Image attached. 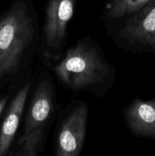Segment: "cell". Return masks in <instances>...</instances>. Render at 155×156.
I'll return each instance as SVG.
<instances>
[{"instance_id":"obj_4","label":"cell","mask_w":155,"mask_h":156,"mask_svg":"<svg viewBox=\"0 0 155 156\" xmlns=\"http://www.w3.org/2000/svg\"><path fill=\"white\" fill-rule=\"evenodd\" d=\"M75 5L76 0H48L46 4L37 54L46 69L66 49Z\"/></svg>"},{"instance_id":"obj_2","label":"cell","mask_w":155,"mask_h":156,"mask_svg":"<svg viewBox=\"0 0 155 156\" xmlns=\"http://www.w3.org/2000/svg\"><path fill=\"white\" fill-rule=\"evenodd\" d=\"M49 70L64 89L88 92L98 98L106 95L115 85V66L106 59L101 46L86 35L65 49Z\"/></svg>"},{"instance_id":"obj_6","label":"cell","mask_w":155,"mask_h":156,"mask_svg":"<svg viewBox=\"0 0 155 156\" xmlns=\"http://www.w3.org/2000/svg\"><path fill=\"white\" fill-rule=\"evenodd\" d=\"M89 107L84 101L74 100L60 112L54 140L55 156H78L86 139Z\"/></svg>"},{"instance_id":"obj_1","label":"cell","mask_w":155,"mask_h":156,"mask_svg":"<svg viewBox=\"0 0 155 156\" xmlns=\"http://www.w3.org/2000/svg\"><path fill=\"white\" fill-rule=\"evenodd\" d=\"M40 26L32 0H14L0 14V85L30 76Z\"/></svg>"},{"instance_id":"obj_10","label":"cell","mask_w":155,"mask_h":156,"mask_svg":"<svg viewBox=\"0 0 155 156\" xmlns=\"http://www.w3.org/2000/svg\"><path fill=\"white\" fill-rule=\"evenodd\" d=\"M11 95L9 94H5L0 98V116L3 113L4 110L7 108V105L10 100Z\"/></svg>"},{"instance_id":"obj_9","label":"cell","mask_w":155,"mask_h":156,"mask_svg":"<svg viewBox=\"0 0 155 156\" xmlns=\"http://www.w3.org/2000/svg\"><path fill=\"white\" fill-rule=\"evenodd\" d=\"M152 0H106L102 19L105 26L115 24L132 15Z\"/></svg>"},{"instance_id":"obj_8","label":"cell","mask_w":155,"mask_h":156,"mask_svg":"<svg viewBox=\"0 0 155 156\" xmlns=\"http://www.w3.org/2000/svg\"><path fill=\"white\" fill-rule=\"evenodd\" d=\"M123 117L132 135L155 140V98L148 100L134 98L123 110Z\"/></svg>"},{"instance_id":"obj_5","label":"cell","mask_w":155,"mask_h":156,"mask_svg":"<svg viewBox=\"0 0 155 156\" xmlns=\"http://www.w3.org/2000/svg\"><path fill=\"white\" fill-rule=\"evenodd\" d=\"M106 29L113 42L125 51L155 54V0Z\"/></svg>"},{"instance_id":"obj_3","label":"cell","mask_w":155,"mask_h":156,"mask_svg":"<svg viewBox=\"0 0 155 156\" xmlns=\"http://www.w3.org/2000/svg\"><path fill=\"white\" fill-rule=\"evenodd\" d=\"M57 112V94L53 77L46 69L35 78L24 125L16 142L17 156H38L43 152L50 127Z\"/></svg>"},{"instance_id":"obj_7","label":"cell","mask_w":155,"mask_h":156,"mask_svg":"<svg viewBox=\"0 0 155 156\" xmlns=\"http://www.w3.org/2000/svg\"><path fill=\"white\" fill-rule=\"evenodd\" d=\"M35 78L29 76L18 87L9 103L0 127V156L9 154L25 111Z\"/></svg>"}]
</instances>
